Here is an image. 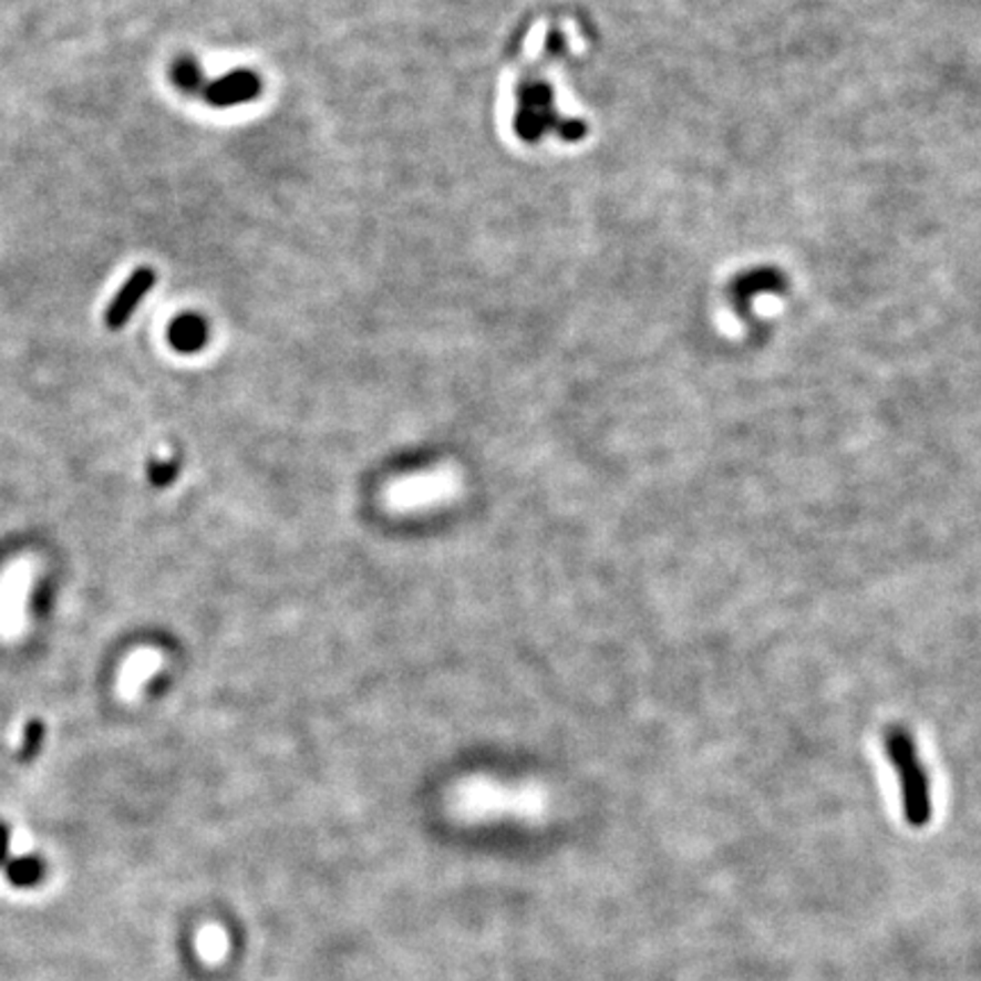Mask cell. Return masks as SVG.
<instances>
[{
  "instance_id": "6da1fadb",
  "label": "cell",
  "mask_w": 981,
  "mask_h": 981,
  "mask_svg": "<svg viewBox=\"0 0 981 981\" xmlns=\"http://www.w3.org/2000/svg\"><path fill=\"white\" fill-rule=\"evenodd\" d=\"M445 805L459 823L518 820L544 823L550 814V791L539 782H505L491 775H468L451 786Z\"/></svg>"
},
{
  "instance_id": "7a4b0ae2",
  "label": "cell",
  "mask_w": 981,
  "mask_h": 981,
  "mask_svg": "<svg viewBox=\"0 0 981 981\" xmlns=\"http://www.w3.org/2000/svg\"><path fill=\"white\" fill-rule=\"evenodd\" d=\"M464 486V471L453 462H443L389 479L382 486L380 503L389 514L414 516L453 505L462 498Z\"/></svg>"
},
{
  "instance_id": "3957f363",
  "label": "cell",
  "mask_w": 981,
  "mask_h": 981,
  "mask_svg": "<svg viewBox=\"0 0 981 981\" xmlns=\"http://www.w3.org/2000/svg\"><path fill=\"white\" fill-rule=\"evenodd\" d=\"M155 282H157V276L151 266H140V269L123 282V287L116 291V296L107 304V309H105L107 330L116 332V330L125 328L130 323V319L135 317L140 302L155 287Z\"/></svg>"
},
{
  "instance_id": "277c9868",
  "label": "cell",
  "mask_w": 981,
  "mask_h": 981,
  "mask_svg": "<svg viewBox=\"0 0 981 981\" xmlns=\"http://www.w3.org/2000/svg\"><path fill=\"white\" fill-rule=\"evenodd\" d=\"M261 92V80L248 69H235L218 80L207 82L203 99L211 107H235L257 99Z\"/></svg>"
},
{
  "instance_id": "5b68a950",
  "label": "cell",
  "mask_w": 981,
  "mask_h": 981,
  "mask_svg": "<svg viewBox=\"0 0 981 981\" xmlns=\"http://www.w3.org/2000/svg\"><path fill=\"white\" fill-rule=\"evenodd\" d=\"M788 287L784 273H779L777 269H756L750 271L747 276H741L739 280H734L732 285V300L736 309H750V302L762 296V293H784Z\"/></svg>"
},
{
  "instance_id": "8992f818",
  "label": "cell",
  "mask_w": 981,
  "mask_h": 981,
  "mask_svg": "<svg viewBox=\"0 0 981 981\" xmlns=\"http://www.w3.org/2000/svg\"><path fill=\"white\" fill-rule=\"evenodd\" d=\"M209 339V326L198 314H183L168 326V343L183 354H194L205 348Z\"/></svg>"
},
{
  "instance_id": "52a82bcc",
  "label": "cell",
  "mask_w": 981,
  "mask_h": 981,
  "mask_svg": "<svg viewBox=\"0 0 981 981\" xmlns=\"http://www.w3.org/2000/svg\"><path fill=\"white\" fill-rule=\"evenodd\" d=\"M171 80H173V84L180 89L183 94H187V96H196V94H203V89L207 86V82H205V73H203V66H200V62L196 60V58H192V55H183V58H177L175 62H173V66H171Z\"/></svg>"
},
{
  "instance_id": "ba28073f",
  "label": "cell",
  "mask_w": 981,
  "mask_h": 981,
  "mask_svg": "<svg viewBox=\"0 0 981 981\" xmlns=\"http://www.w3.org/2000/svg\"><path fill=\"white\" fill-rule=\"evenodd\" d=\"M6 877L17 888H32L47 877V864H43V859L37 855L10 859V864L6 866Z\"/></svg>"
},
{
  "instance_id": "9c48e42d",
  "label": "cell",
  "mask_w": 981,
  "mask_h": 981,
  "mask_svg": "<svg viewBox=\"0 0 981 981\" xmlns=\"http://www.w3.org/2000/svg\"><path fill=\"white\" fill-rule=\"evenodd\" d=\"M41 739H43V725L41 723H32L25 730V739H23V752H21L23 760H30V756H34L39 752Z\"/></svg>"
},
{
  "instance_id": "30bf717a",
  "label": "cell",
  "mask_w": 981,
  "mask_h": 981,
  "mask_svg": "<svg viewBox=\"0 0 981 981\" xmlns=\"http://www.w3.org/2000/svg\"><path fill=\"white\" fill-rule=\"evenodd\" d=\"M148 473H151V482H153V484H157V486H166V484H171V482L175 479L177 468H175L171 462H155V464H151Z\"/></svg>"
},
{
  "instance_id": "8fae6325",
  "label": "cell",
  "mask_w": 981,
  "mask_h": 981,
  "mask_svg": "<svg viewBox=\"0 0 981 981\" xmlns=\"http://www.w3.org/2000/svg\"><path fill=\"white\" fill-rule=\"evenodd\" d=\"M10 864V829L0 823V868Z\"/></svg>"
}]
</instances>
